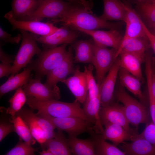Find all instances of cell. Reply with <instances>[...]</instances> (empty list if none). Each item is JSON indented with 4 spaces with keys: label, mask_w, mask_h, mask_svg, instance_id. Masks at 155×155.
Here are the masks:
<instances>
[{
    "label": "cell",
    "mask_w": 155,
    "mask_h": 155,
    "mask_svg": "<svg viewBox=\"0 0 155 155\" xmlns=\"http://www.w3.org/2000/svg\"><path fill=\"white\" fill-rule=\"evenodd\" d=\"M115 96L123 106L126 117L129 124L137 127L141 123H148L150 111L145 104L131 96L121 85L116 91Z\"/></svg>",
    "instance_id": "4"
},
{
    "label": "cell",
    "mask_w": 155,
    "mask_h": 155,
    "mask_svg": "<svg viewBox=\"0 0 155 155\" xmlns=\"http://www.w3.org/2000/svg\"><path fill=\"white\" fill-rule=\"evenodd\" d=\"M118 75L121 85L126 88L144 104L143 103L145 102L146 99L141 90V81L129 72L120 67Z\"/></svg>",
    "instance_id": "27"
},
{
    "label": "cell",
    "mask_w": 155,
    "mask_h": 155,
    "mask_svg": "<svg viewBox=\"0 0 155 155\" xmlns=\"http://www.w3.org/2000/svg\"><path fill=\"white\" fill-rule=\"evenodd\" d=\"M80 32L69 27L63 26L51 35L38 37L37 40L38 42L48 46L68 44L75 42L80 35Z\"/></svg>",
    "instance_id": "14"
},
{
    "label": "cell",
    "mask_w": 155,
    "mask_h": 155,
    "mask_svg": "<svg viewBox=\"0 0 155 155\" xmlns=\"http://www.w3.org/2000/svg\"><path fill=\"white\" fill-rule=\"evenodd\" d=\"M142 23L145 34L149 40L151 49L155 55V36L151 33L142 20Z\"/></svg>",
    "instance_id": "43"
},
{
    "label": "cell",
    "mask_w": 155,
    "mask_h": 155,
    "mask_svg": "<svg viewBox=\"0 0 155 155\" xmlns=\"http://www.w3.org/2000/svg\"><path fill=\"white\" fill-rule=\"evenodd\" d=\"M94 58L92 65L96 69V78L100 86L115 60L117 58V50L113 48L109 49L100 45L94 40Z\"/></svg>",
    "instance_id": "9"
},
{
    "label": "cell",
    "mask_w": 155,
    "mask_h": 155,
    "mask_svg": "<svg viewBox=\"0 0 155 155\" xmlns=\"http://www.w3.org/2000/svg\"><path fill=\"white\" fill-rule=\"evenodd\" d=\"M123 22H111L103 20L94 15L81 5H74L64 15L57 23L75 29L96 30L104 28L119 30L123 26Z\"/></svg>",
    "instance_id": "1"
},
{
    "label": "cell",
    "mask_w": 155,
    "mask_h": 155,
    "mask_svg": "<svg viewBox=\"0 0 155 155\" xmlns=\"http://www.w3.org/2000/svg\"><path fill=\"white\" fill-rule=\"evenodd\" d=\"M12 65L11 64L1 63L0 64V78L8 76L11 74Z\"/></svg>",
    "instance_id": "42"
},
{
    "label": "cell",
    "mask_w": 155,
    "mask_h": 155,
    "mask_svg": "<svg viewBox=\"0 0 155 155\" xmlns=\"http://www.w3.org/2000/svg\"><path fill=\"white\" fill-rule=\"evenodd\" d=\"M22 38L21 34H18L17 36H13L7 33L1 27L0 28V41L4 43L18 44Z\"/></svg>",
    "instance_id": "38"
},
{
    "label": "cell",
    "mask_w": 155,
    "mask_h": 155,
    "mask_svg": "<svg viewBox=\"0 0 155 155\" xmlns=\"http://www.w3.org/2000/svg\"><path fill=\"white\" fill-rule=\"evenodd\" d=\"M148 94L150 114L152 118V121L155 125V98L152 90L149 91Z\"/></svg>",
    "instance_id": "40"
},
{
    "label": "cell",
    "mask_w": 155,
    "mask_h": 155,
    "mask_svg": "<svg viewBox=\"0 0 155 155\" xmlns=\"http://www.w3.org/2000/svg\"><path fill=\"white\" fill-rule=\"evenodd\" d=\"M41 0V1H42V0Z\"/></svg>",
    "instance_id": "50"
},
{
    "label": "cell",
    "mask_w": 155,
    "mask_h": 155,
    "mask_svg": "<svg viewBox=\"0 0 155 155\" xmlns=\"http://www.w3.org/2000/svg\"><path fill=\"white\" fill-rule=\"evenodd\" d=\"M41 81L32 78L22 87L27 97H32L42 101L58 100L60 99V92L57 86L51 87L42 84Z\"/></svg>",
    "instance_id": "12"
},
{
    "label": "cell",
    "mask_w": 155,
    "mask_h": 155,
    "mask_svg": "<svg viewBox=\"0 0 155 155\" xmlns=\"http://www.w3.org/2000/svg\"><path fill=\"white\" fill-rule=\"evenodd\" d=\"M37 116L49 121L55 128L66 132L69 137H77L93 129L94 124L90 122L77 117L56 118L36 113Z\"/></svg>",
    "instance_id": "8"
},
{
    "label": "cell",
    "mask_w": 155,
    "mask_h": 155,
    "mask_svg": "<svg viewBox=\"0 0 155 155\" xmlns=\"http://www.w3.org/2000/svg\"><path fill=\"white\" fill-rule=\"evenodd\" d=\"M150 49V42L147 36L129 38L123 40L116 56L118 57L120 52L124 51L136 55L145 62L146 53Z\"/></svg>",
    "instance_id": "19"
},
{
    "label": "cell",
    "mask_w": 155,
    "mask_h": 155,
    "mask_svg": "<svg viewBox=\"0 0 155 155\" xmlns=\"http://www.w3.org/2000/svg\"><path fill=\"white\" fill-rule=\"evenodd\" d=\"M4 43L0 41V60L1 63L11 64L14 61L15 57L13 56L6 53L3 50L2 46Z\"/></svg>",
    "instance_id": "41"
},
{
    "label": "cell",
    "mask_w": 155,
    "mask_h": 155,
    "mask_svg": "<svg viewBox=\"0 0 155 155\" xmlns=\"http://www.w3.org/2000/svg\"><path fill=\"white\" fill-rule=\"evenodd\" d=\"M9 121L13 124L15 132L19 137L20 139L31 146L36 143V140L32 135L28 126L20 116L16 115L11 117Z\"/></svg>",
    "instance_id": "33"
},
{
    "label": "cell",
    "mask_w": 155,
    "mask_h": 155,
    "mask_svg": "<svg viewBox=\"0 0 155 155\" xmlns=\"http://www.w3.org/2000/svg\"><path fill=\"white\" fill-rule=\"evenodd\" d=\"M141 0H135V1H140Z\"/></svg>",
    "instance_id": "49"
},
{
    "label": "cell",
    "mask_w": 155,
    "mask_h": 155,
    "mask_svg": "<svg viewBox=\"0 0 155 155\" xmlns=\"http://www.w3.org/2000/svg\"><path fill=\"white\" fill-rule=\"evenodd\" d=\"M74 5L63 0H42L34 13L21 20L40 21L47 18L53 24L57 23Z\"/></svg>",
    "instance_id": "7"
},
{
    "label": "cell",
    "mask_w": 155,
    "mask_h": 155,
    "mask_svg": "<svg viewBox=\"0 0 155 155\" xmlns=\"http://www.w3.org/2000/svg\"><path fill=\"white\" fill-rule=\"evenodd\" d=\"M4 17L11 24L13 30H24L40 36L51 35L59 29L51 22L17 20L13 17L11 11L7 13Z\"/></svg>",
    "instance_id": "10"
},
{
    "label": "cell",
    "mask_w": 155,
    "mask_h": 155,
    "mask_svg": "<svg viewBox=\"0 0 155 155\" xmlns=\"http://www.w3.org/2000/svg\"><path fill=\"white\" fill-rule=\"evenodd\" d=\"M27 99V97L22 87L17 89L9 100V106L6 109V113L11 117L15 116L22 108Z\"/></svg>",
    "instance_id": "34"
},
{
    "label": "cell",
    "mask_w": 155,
    "mask_h": 155,
    "mask_svg": "<svg viewBox=\"0 0 155 155\" xmlns=\"http://www.w3.org/2000/svg\"><path fill=\"white\" fill-rule=\"evenodd\" d=\"M19 30L22 36V41L15 57L11 75L18 73L30 63L34 56L35 55L38 56L42 51L37 44L38 35L25 30Z\"/></svg>",
    "instance_id": "6"
},
{
    "label": "cell",
    "mask_w": 155,
    "mask_h": 155,
    "mask_svg": "<svg viewBox=\"0 0 155 155\" xmlns=\"http://www.w3.org/2000/svg\"><path fill=\"white\" fill-rule=\"evenodd\" d=\"M40 0H13L11 3L13 17L18 20H22L31 15L41 2Z\"/></svg>",
    "instance_id": "29"
},
{
    "label": "cell",
    "mask_w": 155,
    "mask_h": 155,
    "mask_svg": "<svg viewBox=\"0 0 155 155\" xmlns=\"http://www.w3.org/2000/svg\"><path fill=\"white\" fill-rule=\"evenodd\" d=\"M32 70V65L30 63L22 72L11 75L7 80L0 86V98L9 92L22 87L28 82L32 78L31 72Z\"/></svg>",
    "instance_id": "21"
},
{
    "label": "cell",
    "mask_w": 155,
    "mask_h": 155,
    "mask_svg": "<svg viewBox=\"0 0 155 155\" xmlns=\"http://www.w3.org/2000/svg\"><path fill=\"white\" fill-rule=\"evenodd\" d=\"M146 124L142 132L137 134L136 137L145 139L155 147V125L152 121Z\"/></svg>",
    "instance_id": "37"
},
{
    "label": "cell",
    "mask_w": 155,
    "mask_h": 155,
    "mask_svg": "<svg viewBox=\"0 0 155 155\" xmlns=\"http://www.w3.org/2000/svg\"><path fill=\"white\" fill-rule=\"evenodd\" d=\"M68 44L48 46L43 45V49L35 60L31 61L34 78L41 80L50 71L58 65L67 55Z\"/></svg>",
    "instance_id": "3"
},
{
    "label": "cell",
    "mask_w": 155,
    "mask_h": 155,
    "mask_svg": "<svg viewBox=\"0 0 155 155\" xmlns=\"http://www.w3.org/2000/svg\"><path fill=\"white\" fill-rule=\"evenodd\" d=\"M68 2L75 5H81L83 6L80 0H67ZM84 7V6H83Z\"/></svg>",
    "instance_id": "46"
},
{
    "label": "cell",
    "mask_w": 155,
    "mask_h": 155,
    "mask_svg": "<svg viewBox=\"0 0 155 155\" xmlns=\"http://www.w3.org/2000/svg\"><path fill=\"white\" fill-rule=\"evenodd\" d=\"M151 72L152 88L155 98V59L154 57L152 61Z\"/></svg>",
    "instance_id": "44"
},
{
    "label": "cell",
    "mask_w": 155,
    "mask_h": 155,
    "mask_svg": "<svg viewBox=\"0 0 155 155\" xmlns=\"http://www.w3.org/2000/svg\"><path fill=\"white\" fill-rule=\"evenodd\" d=\"M72 47L69 46L67 56L62 61L46 75L45 84L52 87L57 86V84L66 79L67 76L73 73L75 68Z\"/></svg>",
    "instance_id": "13"
},
{
    "label": "cell",
    "mask_w": 155,
    "mask_h": 155,
    "mask_svg": "<svg viewBox=\"0 0 155 155\" xmlns=\"http://www.w3.org/2000/svg\"><path fill=\"white\" fill-rule=\"evenodd\" d=\"M20 139L19 142L13 148L8 151L5 155H34L37 151L36 149L25 142H22Z\"/></svg>",
    "instance_id": "36"
},
{
    "label": "cell",
    "mask_w": 155,
    "mask_h": 155,
    "mask_svg": "<svg viewBox=\"0 0 155 155\" xmlns=\"http://www.w3.org/2000/svg\"><path fill=\"white\" fill-rule=\"evenodd\" d=\"M101 106L100 94L96 98L86 100L82 108L89 121L94 124L93 130L96 133L100 134L104 130L99 115Z\"/></svg>",
    "instance_id": "20"
},
{
    "label": "cell",
    "mask_w": 155,
    "mask_h": 155,
    "mask_svg": "<svg viewBox=\"0 0 155 155\" xmlns=\"http://www.w3.org/2000/svg\"><path fill=\"white\" fill-rule=\"evenodd\" d=\"M121 144L125 155H155V147L143 138L136 137L130 143L124 142Z\"/></svg>",
    "instance_id": "23"
},
{
    "label": "cell",
    "mask_w": 155,
    "mask_h": 155,
    "mask_svg": "<svg viewBox=\"0 0 155 155\" xmlns=\"http://www.w3.org/2000/svg\"><path fill=\"white\" fill-rule=\"evenodd\" d=\"M94 66L90 65L88 66H85V73L88 86V92L86 100H90L97 97L100 94V86L96 82L94 77L92 71Z\"/></svg>",
    "instance_id": "35"
},
{
    "label": "cell",
    "mask_w": 155,
    "mask_h": 155,
    "mask_svg": "<svg viewBox=\"0 0 155 155\" xmlns=\"http://www.w3.org/2000/svg\"><path fill=\"white\" fill-rule=\"evenodd\" d=\"M104 11L99 17L106 21L124 22L126 11L123 3L121 0H102Z\"/></svg>",
    "instance_id": "25"
},
{
    "label": "cell",
    "mask_w": 155,
    "mask_h": 155,
    "mask_svg": "<svg viewBox=\"0 0 155 155\" xmlns=\"http://www.w3.org/2000/svg\"><path fill=\"white\" fill-rule=\"evenodd\" d=\"M121 0L123 3L126 11L124 21L126 24V28L123 40L137 37L146 36L142 24V20L137 12L132 8L128 0Z\"/></svg>",
    "instance_id": "16"
},
{
    "label": "cell",
    "mask_w": 155,
    "mask_h": 155,
    "mask_svg": "<svg viewBox=\"0 0 155 155\" xmlns=\"http://www.w3.org/2000/svg\"><path fill=\"white\" fill-rule=\"evenodd\" d=\"M73 76L61 82L69 89L76 101L84 104L88 92V88L85 73L81 71L80 67L75 69Z\"/></svg>",
    "instance_id": "17"
},
{
    "label": "cell",
    "mask_w": 155,
    "mask_h": 155,
    "mask_svg": "<svg viewBox=\"0 0 155 155\" xmlns=\"http://www.w3.org/2000/svg\"><path fill=\"white\" fill-rule=\"evenodd\" d=\"M75 29L90 36L96 43L106 47H111L117 51L123 38L124 36L117 29H110L108 31Z\"/></svg>",
    "instance_id": "18"
},
{
    "label": "cell",
    "mask_w": 155,
    "mask_h": 155,
    "mask_svg": "<svg viewBox=\"0 0 155 155\" xmlns=\"http://www.w3.org/2000/svg\"><path fill=\"white\" fill-rule=\"evenodd\" d=\"M69 145L72 154L75 155H94L95 147L92 139L82 140L77 137H69Z\"/></svg>",
    "instance_id": "31"
},
{
    "label": "cell",
    "mask_w": 155,
    "mask_h": 155,
    "mask_svg": "<svg viewBox=\"0 0 155 155\" xmlns=\"http://www.w3.org/2000/svg\"><path fill=\"white\" fill-rule=\"evenodd\" d=\"M40 155H53L52 153L49 150H44L43 149L42 151L38 152Z\"/></svg>",
    "instance_id": "45"
},
{
    "label": "cell",
    "mask_w": 155,
    "mask_h": 155,
    "mask_svg": "<svg viewBox=\"0 0 155 155\" xmlns=\"http://www.w3.org/2000/svg\"><path fill=\"white\" fill-rule=\"evenodd\" d=\"M16 115L21 117L33 137L42 148L47 140L54 137L56 132L54 127L48 121L37 116L30 109L22 108Z\"/></svg>",
    "instance_id": "5"
},
{
    "label": "cell",
    "mask_w": 155,
    "mask_h": 155,
    "mask_svg": "<svg viewBox=\"0 0 155 155\" xmlns=\"http://www.w3.org/2000/svg\"><path fill=\"white\" fill-rule=\"evenodd\" d=\"M136 8L142 21L148 28L155 24V0L134 1Z\"/></svg>",
    "instance_id": "32"
},
{
    "label": "cell",
    "mask_w": 155,
    "mask_h": 155,
    "mask_svg": "<svg viewBox=\"0 0 155 155\" xmlns=\"http://www.w3.org/2000/svg\"><path fill=\"white\" fill-rule=\"evenodd\" d=\"M119 63L121 67L135 76L141 82H144L141 69V64L144 62L132 53L121 51L118 57Z\"/></svg>",
    "instance_id": "22"
},
{
    "label": "cell",
    "mask_w": 155,
    "mask_h": 155,
    "mask_svg": "<svg viewBox=\"0 0 155 155\" xmlns=\"http://www.w3.org/2000/svg\"><path fill=\"white\" fill-rule=\"evenodd\" d=\"M94 143L95 155H125V152L114 144L106 142L101 134L96 133L93 129L88 133Z\"/></svg>",
    "instance_id": "30"
},
{
    "label": "cell",
    "mask_w": 155,
    "mask_h": 155,
    "mask_svg": "<svg viewBox=\"0 0 155 155\" xmlns=\"http://www.w3.org/2000/svg\"><path fill=\"white\" fill-rule=\"evenodd\" d=\"M99 115L103 125L108 123L116 124L123 127L129 133L135 135L138 133L137 128L132 129L125 115L123 105L114 102L105 106L100 108Z\"/></svg>",
    "instance_id": "11"
},
{
    "label": "cell",
    "mask_w": 155,
    "mask_h": 155,
    "mask_svg": "<svg viewBox=\"0 0 155 155\" xmlns=\"http://www.w3.org/2000/svg\"><path fill=\"white\" fill-rule=\"evenodd\" d=\"M27 104L37 113L56 118L77 117L89 121L80 103L75 100L71 103L53 100H40L32 97H27Z\"/></svg>",
    "instance_id": "2"
},
{
    "label": "cell",
    "mask_w": 155,
    "mask_h": 155,
    "mask_svg": "<svg viewBox=\"0 0 155 155\" xmlns=\"http://www.w3.org/2000/svg\"><path fill=\"white\" fill-rule=\"evenodd\" d=\"M89 0V3H90V4L92 5V0Z\"/></svg>",
    "instance_id": "48"
},
{
    "label": "cell",
    "mask_w": 155,
    "mask_h": 155,
    "mask_svg": "<svg viewBox=\"0 0 155 155\" xmlns=\"http://www.w3.org/2000/svg\"><path fill=\"white\" fill-rule=\"evenodd\" d=\"M44 147L49 150L53 155H69L72 154L67 138L62 131L59 129H57L54 137L46 142L43 148Z\"/></svg>",
    "instance_id": "28"
},
{
    "label": "cell",
    "mask_w": 155,
    "mask_h": 155,
    "mask_svg": "<svg viewBox=\"0 0 155 155\" xmlns=\"http://www.w3.org/2000/svg\"><path fill=\"white\" fill-rule=\"evenodd\" d=\"M72 48L75 51L74 63H90L92 65L94 58V40L90 39L75 42Z\"/></svg>",
    "instance_id": "26"
},
{
    "label": "cell",
    "mask_w": 155,
    "mask_h": 155,
    "mask_svg": "<svg viewBox=\"0 0 155 155\" xmlns=\"http://www.w3.org/2000/svg\"><path fill=\"white\" fill-rule=\"evenodd\" d=\"M119 68L118 57L100 86L101 106H108L115 102L114 91Z\"/></svg>",
    "instance_id": "15"
},
{
    "label": "cell",
    "mask_w": 155,
    "mask_h": 155,
    "mask_svg": "<svg viewBox=\"0 0 155 155\" xmlns=\"http://www.w3.org/2000/svg\"><path fill=\"white\" fill-rule=\"evenodd\" d=\"M148 29L151 33L155 36V24Z\"/></svg>",
    "instance_id": "47"
},
{
    "label": "cell",
    "mask_w": 155,
    "mask_h": 155,
    "mask_svg": "<svg viewBox=\"0 0 155 155\" xmlns=\"http://www.w3.org/2000/svg\"><path fill=\"white\" fill-rule=\"evenodd\" d=\"M15 131L13 124L10 122L1 121L0 124V142L8 134Z\"/></svg>",
    "instance_id": "39"
},
{
    "label": "cell",
    "mask_w": 155,
    "mask_h": 155,
    "mask_svg": "<svg viewBox=\"0 0 155 155\" xmlns=\"http://www.w3.org/2000/svg\"><path fill=\"white\" fill-rule=\"evenodd\" d=\"M105 128L101 134L105 140H108L116 146L126 141H132L136 138L137 134L132 135L118 125L108 123L104 125Z\"/></svg>",
    "instance_id": "24"
}]
</instances>
